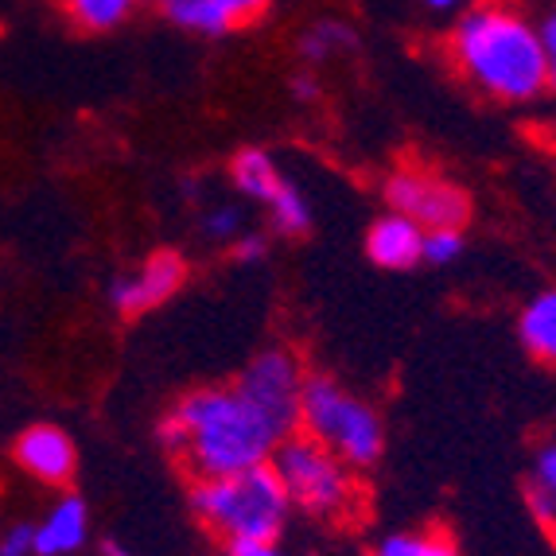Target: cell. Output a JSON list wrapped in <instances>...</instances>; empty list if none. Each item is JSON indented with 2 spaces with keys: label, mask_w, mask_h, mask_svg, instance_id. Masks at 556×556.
I'll list each match as a JSON object with an SVG mask.
<instances>
[{
  "label": "cell",
  "mask_w": 556,
  "mask_h": 556,
  "mask_svg": "<svg viewBox=\"0 0 556 556\" xmlns=\"http://www.w3.org/2000/svg\"><path fill=\"white\" fill-rule=\"evenodd\" d=\"M420 4H425L428 12H437V16H447V12H455V16H459L471 0H420Z\"/></svg>",
  "instance_id": "cell-26"
},
{
  "label": "cell",
  "mask_w": 556,
  "mask_h": 556,
  "mask_svg": "<svg viewBox=\"0 0 556 556\" xmlns=\"http://www.w3.org/2000/svg\"><path fill=\"white\" fill-rule=\"evenodd\" d=\"M269 467L277 471L292 510L307 514V518L334 521L351 514L358 502V471L304 432L280 440Z\"/></svg>",
  "instance_id": "cell-5"
},
{
  "label": "cell",
  "mask_w": 556,
  "mask_h": 556,
  "mask_svg": "<svg viewBox=\"0 0 556 556\" xmlns=\"http://www.w3.org/2000/svg\"><path fill=\"white\" fill-rule=\"evenodd\" d=\"M366 257L386 273H405L425 261V230L397 211H386L366 230Z\"/></svg>",
  "instance_id": "cell-12"
},
{
  "label": "cell",
  "mask_w": 556,
  "mask_h": 556,
  "mask_svg": "<svg viewBox=\"0 0 556 556\" xmlns=\"http://www.w3.org/2000/svg\"><path fill=\"white\" fill-rule=\"evenodd\" d=\"M374 556H459V548L444 529H397L378 541Z\"/></svg>",
  "instance_id": "cell-17"
},
{
  "label": "cell",
  "mask_w": 556,
  "mask_h": 556,
  "mask_svg": "<svg viewBox=\"0 0 556 556\" xmlns=\"http://www.w3.org/2000/svg\"><path fill=\"white\" fill-rule=\"evenodd\" d=\"M12 455H16L20 471L28 475V479L43 482V486H71V479L78 471V447L71 440V432L59 425L20 428Z\"/></svg>",
  "instance_id": "cell-11"
},
{
  "label": "cell",
  "mask_w": 556,
  "mask_h": 556,
  "mask_svg": "<svg viewBox=\"0 0 556 556\" xmlns=\"http://www.w3.org/2000/svg\"><path fill=\"white\" fill-rule=\"evenodd\" d=\"M265 245H269V241H265V233L245 230V233H241V238L230 245V253H233L238 261H261V257H265Z\"/></svg>",
  "instance_id": "cell-24"
},
{
  "label": "cell",
  "mask_w": 556,
  "mask_h": 556,
  "mask_svg": "<svg viewBox=\"0 0 556 556\" xmlns=\"http://www.w3.org/2000/svg\"><path fill=\"white\" fill-rule=\"evenodd\" d=\"M307 370L288 346H265L241 366L233 390L257 408L265 425L280 440L300 432V397H304Z\"/></svg>",
  "instance_id": "cell-6"
},
{
  "label": "cell",
  "mask_w": 556,
  "mask_h": 556,
  "mask_svg": "<svg viewBox=\"0 0 556 556\" xmlns=\"http://www.w3.org/2000/svg\"><path fill=\"white\" fill-rule=\"evenodd\" d=\"M172 28L199 39H226L269 12L273 0H152Z\"/></svg>",
  "instance_id": "cell-10"
},
{
  "label": "cell",
  "mask_w": 556,
  "mask_h": 556,
  "mask_svg": "<svg viewBox=\"0 0 556 556\" xmlns=\"http://www.w3.org/2000/svg\"><path fill=\"white\" fill-rule=\"evenodd\" d=\"M518 339L529 358L556 366V288H545L518 312Z\"/></svg>",
  "instance_id": "cell-15"
},
{
  "label": "cell",
  "mask_w": 556,
  "mask_h": 556,
  "mask_svg": "<svg viewBox=\"0 0 556 556\" xmlns=\"http://www.w3.org/2000/svg\"><path fill=\"white\" fill-rule=\"evenodd\" d=\"M300 432L319 440L354 471L378 467L386 452L381 413L331 374H307L300 397Z\"/></svg>",
  "instance_id": "cell-4"
},
{
  "label": "cell",
  "mask_w": 556,
  "mask_h": 556,
  "mask_svg": "<svg viewBox=\"0 0 556 556\" xmlns=\"http://www.w3.org/2000/svg\"><path fill=\"white\" fill-rule=\"evenodd\" d=\"M0 556H36V521H12L0 533Z\"/></svg>",
  "instance_id": "cell-21"
},
{
  "label": "cell",
  "mask_w": 556,
  "mask_h": 556,
  "mask_svg": "<svg viewBox=\"0 0 556 556\" xmlns=\"http://www.w3.org/2000/svg\"><path fill=\"white\" fill-rule=\"evenodd\" d=\"M156 440L195 482L265 467L280 444L265 417L233 386L187 390L160 417Z\"/></svg>",
  "instance_id": "cell-1"
},
{
  "label": "cell",
  "mask_w": 556,
  "mask_h": 556,
  "mask_svg": "<svg viewBox=\"0 0 556 556\" xmlns=\"http://www.w3.org/2000/svg\"><path fill=\"white\" fill-rule=\"evenodd\" d=\"M482 4H510V0H482Z\"/></svg>",
  "instance_id": "cell-28"
},
{
  "label": "cell",
  "mask_w": 556,
  "mask_h": 556,
  "mask_svg": "<svg viewBox=\"0 0 556 556\" xmlns=\"http://www.w3.org/2000/svg\"><path fill=\"white\" fill-rule=\"evenodd\" d=\"M90 541V506L78 494L63 491L51 510L36 521V556H75Z\"/></svg>",
  "instance_id": "cell-13"
},
{
  "label": "cell",
  "mask_w": 556,
  "mask_h": 556,
  "mask_svg": "<svg viewBox=\"0 0 556 556\" xmlns=\"http://www.w3.org/2000/svg\"><path fill=\"white\" fill-rule=\"evenodd\" d=\"M191 510L195 518L223 541H280L292 502L280 486L269 464L250 471L223 475V479H199L191 486Z\"/></svg>",
  "instance_id": "cell-3"
},
{
  "label": "cell",
  "mask_w": 556,
  "mask_h": 556,
  "mask_svg": "<svg viewBox=\"0 0 556 556\" xmlns=\"http://www.w3.org/2000/svg\"><path fill=\"white\" fill-rule=\"evenodd\" d=\"M230 184L238 187V195H245L265 211L269 230L280 233V238H304L316 223L312 203L304 199L296 179L288 176L265 149H241L230 160Z\"/></svg>",
  "instance_id": "cell-7"
},
{
  "label": "cell",
  "mask_w": 556,
  "mask_h": 556,
  "mask_svg": "<svg viewBox=\"0 0 556 556\" xmlns=\"http://www.w3.org/2000/svg\"><path fill=\"white\" fill-rule=\"evenodd\" d=\"M102 556H137V553H129L125 545H113V541H105V545H102Z\"/></svg>",
  "instance_id": "cell-27"
},
{
  "label": "cell",
  "mask_w": 556,
  "mask_h": 556,
  "mask_svg": "<svg viewBox=\"0 0 556 556\" xmlns=\"http://www.w3.org/2000/svg\"><path fill=\"white\" fill-rule=\"evenodd\" d=\"M381 195L390 211L413 218L420 230H464L471 218V195L464 187L425 167H397L386 176Z\"/></svg>",
  "instance_id": "cell-8"
},
{
  "label": "cell",
  "mask_w": 556,
  "mask_h": 556,
  "mask_svg": "<svg viewBox=\"0 0 556 556\" xmlns=\"http://www.w3.org/2000/svg\"><path fill=\"white\" fill-rule=\"evenodd\" d=\"M144 4H152V0H59L63 16L78 31H90V36H105V31L125 28Z\"/></svg>",
  "instance_id": "cell-16"
},
{
  "label": "cell",
  "mask_w": 556,
  "mask_h": 556,
  "mask_svg": "<svg viewBox=\"0 0 556 556\" xmlns=\"http://www.w3.org/2000/svg\"><path fill=\"white\" fill-rule=\"evenodd\" d=\"M447 55L467 86L502 105H529L548 90L538 24L514 4H467L447 31Z\"/></svg>",
  "instance_id": "cell-2"
},
{
  "label": "cell",
  "mask_w": 556,
  "mask_h": 556,
  "mask_svg": "<svg viewBox=\"0 0 556 556\" xmlns=\"http://www.w3.org/2000/svg\"><path fill=\"white\" fill-rule=\"evenodd\" d=\"M538 36H541V51H545V66H548V86L556 90V4L538 20Z\"/></svg>",
  "instance_id": "cell-22"
},
{
  "label": "cell",
  "mask_w": 556,
  "mask_h": 556,
  "mask_svg": "<svg viewBox=\"0 0 556 556\" xmlns=\"http://www.w3.org/2000/svg\"><path fill=\"white\" fill-rule=\"evenodd\" d=\"M464 253V230H425V261L428 265H452Z\"/></svg>",
  "instance_id": "cell-19"
},
{
  "label": "cell",
  "mask_w": 556,
  "mask_h": 556,
  "mask_svg": "<svg viewBox=\"0 0 556 556\" xmlns=\"http://www.w3.org/2000/svg\"><path fill=\"white\" fill-rule=\"evenodd\" d=\"M288 90H292V98H296V102H316V98H319V78L304 66V71H296V75L288 78Z\"/></svg>",
  "instance_id": "cell-25"
},
{
  "label": "cell",
  "mask_w": 556,
  "mask_h": 556,
  "mask_svg": "<svg viewBox=\"0 0 556 556\" xmlns=\"http://www.w3.org/2000/svg\"><path fill=\"white\" fill-rule=\"evenodd\" d=\"M187 280V261L176 250H156L132 269L110 280V304L117 316H144L176 296Z\"/></svg>",
  "instance_id": "cell-9"
},
{
  "label": "cell",
  "mask_w": 556,
  "mask_h": 556,
  "mask_svg": "<svg viewBox=\"0 0 556 556\" xmlns=\"http://www.w3.org/2000/svg\"><path fill=\"white\" fill-rule=\"evenodd\" d=\"M226 556H285L280 553V541H226Z\"/></svg>",
  "instance_id": "cell-23"
},
{
  "label": "cell",
  "mask_w": 556,
  "mask_h": 556,
  "mask_svg": "<svg viewBox=\"0 0 556 556\" xmlns=\"http://www.w3.org/2000/svg\"><path fill=\"white\" fill-rule=\"evenodd\" d=\"M354 51H358V31H354V24L343 16L312 20L296 39V55L307 71H319V66H327V63H339V59L354 55Z\"/></svg>",
  "instance_id": "cell-14"
},
{
  "label": "cell",
  "mask_w": 556,
  "mask_h": 556,
  "mask_svg": "<svg viewBox=\"0 0 556 556\" xmlns=\"http://www.w3.org/2000/svg\"><path fill=\"white\" fill-rule=\"evenodd\" d=\"M203 233L211 241H223V245H233V241L245 233V223H241V211L238 206H211V211L199 218Z\"/></svg>",
  "instance_id": "cell-18"
},
{
  "label": "cell",
  "mask_w": 556,
  "mask_h": 556,
  "mask_svg": "<svg viewBox=\"0 0 556 556\" xmlns=\"http://www.w3.org/2000/svg\"><path fill=\"white\" fill-rule=\"evenodd\" d=\"M529 486H538L556 506V432L548 440H541L538 452H533V482Z\"/></svg>",
  "instance_id": "cell-20"
}]
</instances>
